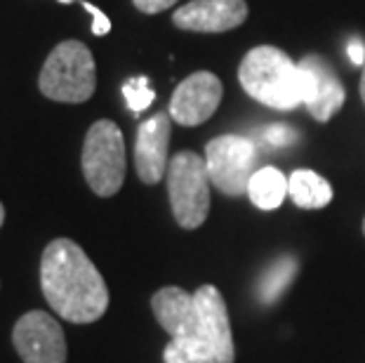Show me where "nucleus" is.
<instances>
[{
  "label": "nucleus",
  "instance_id": "1",
  "mask_svg": "<svg viewBox=\"0 0 365 363\" xmlns=\"http://www.w3.org/2000/svg\"><path fill=\"white\" fill-rule=\"evenodd\" d=\"M41 288L48 305L68 323H95L108 309L104 276L71 238H54L43 250Z\"/></svg>",
  "mask_w": 365,
  "mask_h": 363
},
{
  "label": "nucleus",
  "instance_id": "2",
  "mask_svg": "<svg viewBox=\"0 0 365 363\" xmlns=\"http://www.w3.org/2000/svg\"><path fill=\"white\" fill-rule=\"evenodd\" d=\"M238 81L245 95L276 111L297 109L307 99V71L274 45H259L247 52L238 66Z\"/></svg>",
  "mask_w": 365,
  "mask_h": 363
},
{
  "label": "nucleus",
  "instance_id": "3",
  "mask_svg": "<svg viewBox=\"0 0 365 363\" xmlns=\"http://www.w3.org/2000/svg\"><path fill=\"white\" fill-rule=\"evenodd\" d=\"M38 88L52 102H88L97 88V66L88 45L81 41L59 43L45 59Z\"/></svg>",
  "mask_w": 365,
  "mask_h": 363
},
{
  "label": "nucleus",
  "instance_id": "4",
  "mask_svg": "<svg viewBox=\"0 0 365 363\" xmlns=\"http://www.w3.org/2000/svg\"><path fill=\"white\" fill-rule=\"evenodd\" d=\"M81 165L85 180L97 196L108 198L120 191L128 165L125 140L113 121L102 118L90 126L88 135H85Z\"/></svg>",
  "mask_w": 365,
  "mask_h": 363
},
{
  "label": "nucleus",
  "instance_id": "5",
  "mask_svg": "<svg viewBox=\"0 0 365 363\" xmlns=\"http://www.w3.org/2000/svg\"><path fill=\"white\" fill-rule=\"evenodd\" d=\"M168 194L173 215L182 229H198L210 213V175L205 156L196 151H180L168 165Z\"/></svg>",
  "mask_w": 365,
  "mask_h": 363
},
{
  "label": "nucleus",
  "instance_id": "6",
  "mask_svg": "<svg viewBox=\"0 0 365 363\" xmlns=\"http://www.w3.org/2000/svg\"><path fill=\"white\" fill-rule=\"evenodd\" d=\"M210 182L227 196L247 194V184L257 173V149L252 140L240 135H222L205 146Z\"/></svg>",
  "mask_w": 365,
  "mask_h": 363
},
{
  "label": "nucleus",
  "instance_id": "7",
  "mask_svg": "<svg viewBox=\"0 0 365 363\" xmlns=\"http://www.w3.org/2000/svg\"><path fill=\"white\" fill-rule=\"evenodd\" d=\"M12 344L24 363H66L64 330L45 312H29L14 323Z\"/></svg>",
  "mask_w": 365,
  "mask_h": 363
},
{
  "label": "nucleus",
  "instance_id": "8",
  "mask_svg": "<svg viewBox=\"0 0 365 363\" xmlns=\"http://www.w3.org/2000/svg\"><path fill=\"white\" fill-rule=\"evenodd\" d=\"M222 81L210 71H196L177 85L170 99V116L184 128H196L212 118L222 102Z\"/></svg>",
  "mask_w": 365,
  "mask_h": 363
},
{
  "label": "nucleus",
  "instance_id": "9",
  "mask_svg": "<svg viewBox=\"0 0 365 363\" xmlns=\"http://www.w3.org/2000/svg\"><path fill=\"white\" fill-rule=\"evenodd\" d=\"M170 135H173V116L156 113L137 128L135 140V165L144 184H158L168 175L170 165Z\"/></svg>",
  "mask_w": 365,
  "mask_h": 363
},
{
  "label": "nucleus",
  "instance_id": "10",
  "mask_svg": "<svg viewBox=\"0 0 365 363\" xmlns=\"http://www.w3.org/2000/svg\"><path fill=\"white\" fill-rule=\"evenodd\" d=\"M193 297H196V307H198L200 342L207 347L210 354L220 363H234L236 347H234V335H231L229 309L222 292L215 285H200L193 292Z\"/></svg>",
  "mask_w": 365,
  "mask_h": 363
},
{
  "label": "nucleus",
  "instance_id": "11",
  "mask_svg": "<svg viewBox=\"0 0 365 363\" xmlns=\"http://www.w3.org/2000/svg\"><path fill=\"white\" fill-rule=\"evenodd\" d=\"M247 19L245 0H191L177 7L173 24L193 34H224L234 31Z\"/></svg>",
  "mask_w": 365,
  "mask_h": 363
},
{
  "label": "nucleus",
  "instance_id": "12",
  "mask_svg": "<svg viewBox=\"0 0 365 363\" xmlns=\"http://www.w3.org/2000/svg\"><path fill=\"white\" fill-rule=\"evenodd\" d=\"M299 66L304 68L309 78L304 106L314 116V121L328 123L341 109V104H344L346 99L344 85H341L335 68L318 55H307L299 61Z\"/></svg>",
  "mask_w": 365,
  "mask_h": 363
},
{
  "label": "nucleus",
  "instance_id": "13",
  "mask_svg": "<svg viewBox=\"0 0 365 363\" xmlns=\"http://www.w3.org/2000/svg\"><path fill=\"white\" fill-rule=\"evenodd\" d=\"M153 316L158 319L163 330L173 339H191L200 342V321H198V307L196 297L191 292L177 285L160 288L151 297ZM203 344V342H200Z\"/></svg>",
  "mask_w": 365,
  "mask_h": 363
},
{
  "label": "nucleus",
  "instance_id": "14",
  "mask_svg": "<svg viewBox=\"0 0 365 363\" xmlns=\"http://www.w3.org/2000/svg\"><path fill=\"white\" fill-rule=\"evenodd\" d=\"M287 194L294 200L297 208L304 210H321L332 200V187L328 180L314 170H294L287 180Z\"/></svg>",
  "mask_w": 365,
  "mask_h": 363
},
{
  "label": "nucleus",
  "instance_id": "15",
  "mask_svg": "<svg viewBox=\"0 0 365 363\" xmlns=\"http://www.w3.org/2000/svg\"><path fill=\"white\" fill-rule=\"evenodd\" d=\"M247 196L259 210H278L287 196V177L274 165L259 168L247 184Z\"/></svg>",
  "mask_w": 365,
  "mask_h": 363
},
{
  "label": "nucleus",
  "instance_id": "16",
  "mask_svg": "<svg viewBox=\"0 0 365 363\" xmlns=\"http://www.w3.org/2000/svg\"><path fill=\"white\" fill-rule=\"evenodd\" d=\"M294 274H297V262H294V257H290V255L278 257L274 265L264 272L262 281H259L257 295L262 300V305H274L276 300L287 290V285L292 283Z\"/></svg>",
  "mask_w": 365,
  "mask_h": 363
},
{
  "label": "nucleus",
  "instance_id": "17",
  "mask_svg": "<svg viewBox=\"0 0 365 363\" xmlns=\"http://www.w3.org/2000/svg\"><path fill=\"white\" fill-rule=\"evenodd\" d=\"M165 363H220L205 344L191 342V339H173L165 352H163Z\"/></svg>",
  "mask_w": 365,
  "mask_h": 363
},
{
  "label": "nucleus",
  "instance_id": "18",
  "mask_svg": "<svg viewBox=\"0 0 365 363\" xmlns=\"http://www.w3.org/2000/svg\"><path fill=\"white\" fill-rule=\"evenodd\" d=\"M123 97H125L128 109L139 113V111L149 109L153 97H156V92L149 88L146 76H135V78H130L125 85H123Z\"/></svg>",
  "mask_w": 365,
  "mask_h": 363
},
{
  "label": "nucleus",
  "instance_id": "19",
  "mask_svg": "<svg viewBox=\"0 0 365 363\" xmlns=\"http://www.w3.org/2000/svg\"><path fill=\"white\" fill-rule=\"evenodd\" d=\"M262 137L271 146H276V149H283V146H290L294 142L297 133H294L290 126H281V123H276V126H267V128H264Z\"/></svg>",
  "mask_w": 365,
  "mask_h": 363
},
{
  "label": "nucleus",
  "instance_id": "20",
  "mask_svg": "<svg viewBox=\"0 0 365 363\" xmlns=\"http://www.w3.org/2000/svg\"><path fill=\"white\" fill-rule=\"evenodd\" d=\"M135 7L139 12L144 14H158L163 10H168V7H173L177 0H132Z\"/></svg>",
  "mask_w": 365,
  "mask_h": 363
},
{
  "label": "nucleus",
  "instance_id": "21",
  "mask_svg": "<svg viewBox=\"0 0 365 363\" xmlns=\"http://www.w3.org/2000/svg\"><path fill=\"white\" fill-rule=\"evenodd\" d=\"M346 50H349V57H351L354 64L365 66V43L363 41H351Z\"/></svg>",
  "mask_w": 365,
  "mask_h": 363
},
{
  "label": "nucleus",
  "instance_id": "22",
  "mask_svg": "<svg viewBox=\"0 0 365 363\" xmlns=\"http://www.w3.org/2000/svg\"><path fill=\"white\" fill-rule=\"evenodd\" d=\"M361 99L365 104V66H363V76H361Z\"/></svg>",
  "mask_w": 365,
  "mask_h": 363
},
{
  "label": "nucleus",
  "instance_id": "23",
  "mask_svg": "<svg viewBox=\"0 0 365 363\" xmlns=\"http://www.w3.org/2000/svg\"><path fill=\"white\" fill-rule=\"evenodd\" d=\"M3 222H5V208L0 203V227H3Z\"/></svg>",
  "mask_w": 365,
  "mask_h": 363
},
{
  "label": "nucleus",
  "instance_id": "24",
  "mask_svg": "<svg viewBox=\"0 0 365 363\" xmlns=\"http://www.w3.org/2000/svg\"><path fill=\"white\" fill-rule=\"evenodd\" d=\"M363 234H365V220H363Z\"/></svg>",
  "mask_w": 365,
  "mask_h": 363
}]
</instances>
